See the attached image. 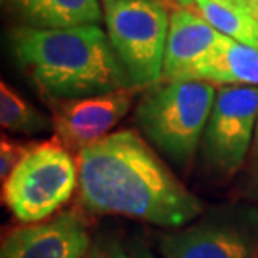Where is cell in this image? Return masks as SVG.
Listing matches in <instances>:
<instances>
[{
	"instance_id": "9c48e42d",
	"label": "cell",
	"mask_w": 258,
	"mask_h": 258,
	"mask_svg": "<svg viewBox=\"0 0 258 258\" xmlns=\"http://www.w3.org/2000/svg\"><path fill=\"white\" fill-rule=\"evenodd\" d=\"M89 248L87 223L74 210H66L7 231L0 245V258H86Z\"/></svg>"
},
{
	"instance_id": "9a60e30c",
	"label": "cell",
	"mask_w": 258,
	"mask_h": 258,
	"mask_svg": "<svg viewBox=\"0 0 258 258\" xmlns=\"http://www.w3.org/2000/svg\"><path fill=\"white\" fill-rule=\"evenodd\" d=\"M39 141H20L2 134L0 139V181H5L15 166L37 146Z\"/></svg>"
},
{
	"instance_id": "d6986e66",
	"label": "cell",
	"mask_w": 258,
	"mask_h": 258,
	"mask_svg": "<svg viewBox=\"0 0 258 258\" xmlns=\"http://www.w3.org/2000/svg\"><path fill=\"white\" fill-rule=\"evenodd\" d=\"M250 14H251V17L255 19V22L258 25V0H251V4H250Z\"/></svg>"
},
{
	"instance_id": "603a6c76",
	"label": "cell",
	"mask_w": 258,
	"mask_h": 258,
	"mask_svg": "<svg viewBox=\"0 0 258 258\" xmlns=\"http://www.w3.org/2000/svg\"><path fill=\"white\" fill-rule=\"evenodd\" d=\"M102 5H107V4H112V2H117V0H101Z\"/></svg>"
},
{
	"instance_id": "e0dca14e",
	"label": "cell",
	"mask_w": 258,
	"mask_h": 258,
	"mask_svg": "<svg viewBox=\"0 0 258 258\" xmlns=\"http://www.w3.org/2000/svg\"><path fill=\"white\" fill-rule=\"evenodd\" d=\"M248 193L253 200L258 201V164L255 166L253 173H251V179H250V186H248Z\"/></svg>"
},
{
	"instance_id": "3957f363",
	"label": "cell",
	"mask_w": 258,
	"mask_h": 258,
	"mask_svg": "<svg viewBox=\"0 0 258 258\" xmlns=\"http://www.w3.org/2000/svg\"><path fill=\"white\" fill-rule=\"evenodd\" d=\"M215 97L211 82L159 81L146 87L134 119L174 166L186 171L203 139Z\"/></svg>"
},
{
	"instance_id": "5bb4252c",
	"label": "cell",
	"mask_w": 258,
	"mask_h": 258,
	"mask_svg": "<svg viewBox=\"0 0 258 258\" xmlns=\"http://www.w3.org/2000/svg\"><path fill=\"white\" fill-rule=\"evenodd\" d=\"M0 124L19 134H39L54 129L52 116H45L34 107L5 81L0 82Z\"/></svg>"
},
{
	"instance_id": "44dd1931",
	"label": "cell",
	"mask_w": 258,
	"mask_h": 258,
	"mask_svg": "<svg viewBox=\"0 0 258 258\" xmlns=\"http://www.w3.org/2000/svg\"><path fill=\"white\" fill-rule=\"evenodd\" d=\"M230 2H233V4H238L241 5L243 9H246L250 12V4H251V0H230Z\"/></svg>"
},
{
	"instance_id": "52a82bcc",
	"label": "cell",
	"mask_w": 258,
	"mask_h": 258,
	"mask_svg": "<svg viewBox=\"0 0 258 258\" xmlns=\"http://www.w3.org/2000/svg\"><path fill=\"white\" fill-rule=\"evenodd\" d=\"M258 122L256 86H221L201 139L205 163L231 176L243 166Z\"/></svg>"
},
{
	"instance_id": "5b68a950",
	"label": "cell",
	"mask_w": 258,
	"mask_h": 258,
	"mask_svg": "<svg viewBox=\"0 0 258 258\" xmlns=\"http://www.w3.org/2000/svg\"><path fill=\"white\" fill-rule=\"evenodd\" d=\"M106 32L134 89L163 79L169 29L161 0H117L104 5Z\"/></svg>"
},
{
	"instance_id": "7c38bea8",
	"label": "cell",
	"mask_w": 258,
	"mask_h": 258,
	"mask_svg": "<svg viewBox=\"0 0 258 258\" xmlns=\"http://www.w3.org/2000/svg\"><path fill=\"white\" fill-rule=\"evenodd\" d=\"M19 14L40 29H67L99 24V0H12Z\"/></svg>"
},
{
	"instance_id": "2e32d148",
	"label": "cell",
	"mask_w": 258,
	"mask_h": 258,
	"mask_svg": "<svg viewBox=\"0 0 258 258\" xmlns=\"http://www.w3.org/2000/svg\"><path fill=\"white\" fill-rule=\"evenodd\" d=\"M86 258H131V255L119 243L112 241V243L94 246L92 250H89Z\"/></svg>"
},
{
	"instance_id": "cb8c5ba5",
	"label": "cell",
	"mask_w": 258,
	"mask_h": 258,
	"mask_svg": "<svg viewBox=\"0 0 258 258\" xmlns=\"http://www.w3.org/2000/svg\"><path fill=\"white\" fill-rule=\"evenodd\" d=\"M4 2H12V0H4Z\"/></svg>"
},
{
	"instance_id": "30bf717a",
	"label": "cell",
	"mask_w": 258,
	"mask_h": 258,
	"mask_svg": "<svg viewBox=\"0 0 258 258\" xmlns=\"http://www.w3.org/2000/svg\"><path fill=\"white\" fill-rule=\"evenodd\" d=\"M226 35L218 32L189 7H178L169 14L161 81H189L195 72L218 52Z\"/></svg>"
},
{
	"instance_id": "ac0fdd59",
	"label": "cell",
	"mask_w": 258,
	"mask_h": 258,
	"mask_svg": "<svg viewBox=\"0 0 258 258\" xmlns=\"http://www.w3.org/2000/svg\"><path fill=\"white\" fill-rule=\"evenodd\" d=\"M131 258H156V256H154L151 251L146 250V248H139L131 255Z\"/></svg>"
},
{
	"instance_id": "7a4b0ae2",
	"label": "cell",
	"mask_w": 258,
	"mask_h": 258,
	"mask_svg": "<svg viewBox=\"0 0 258 258\" xmlns=\"http://www.w3.org/2000/svg\"><path fill=\"white\" fill-rule=\"evenodd\" d=\"M12 52L47 101L134 89L111 40L97 24L67 29L19 27Z\"/></svg>"
},
{
	"instance_id": "8992f818",
	"label": "cell",
	"mask_w": 258,
	"mask_h": 258,
	"mask_svg": "<svg viewBox=\"0 0 258 258\" xmlns=\"http://www.w3.org/2000/svg\"><path fill=\"white\" fill-rule=\"evenodd\" d=\"M163 258H255L258 206L231 205L164 235Z\"/></svg>"
},
{
	"instance_id": "8fae6325",
	"label": "cell",
	"mask_w": 258,
	"mask_h": 258,
	"mask_svg": "<svg viewBox=\"0 0 258 258\" xmlns=\"http://www.w3.org/2000/svg\"><path fill=\"white\" fill-rule=\"evenodd\" d=\"M193 79L220 86L258 87V49L226 37L218 52L195 72Z\"/></svg>"
},
{
	"instance_id": "6da1fadb",
	"label": "cell",
	"mask_w": 258,
	"mask_h": 258,
	"mask_svg": "<svg viewBox=\"0 0 258 258\" xmlns=\"http://www.w3.org/2000/svg\"><path fill=\"white\" fill-rule=\"evenodd\" d=\"M77 196L84 210L159 228H183L205 205L133 129L107 134L76 153Z\"/></svg>"
},
{
	"instance_id": "ffe728a7",
	"label": "cell",
	"mask_w": 258,
	"mask_h": 258,
	"mask_svg": "<svg viewBox=\"0 0 258 258\" xmlns=\"http://www.w3.org/2000/svg\"><path fill=\"white\" fill-rule=\"evenodd\" d=\"M171 2L178 4L179 7H191V5H195V0H171Z\"/></svg>"
},
{
	"instance_id": "4fadbf2b",
	"label": "cell",
	"mask_w": 258,
	"mask_h": 258,
	"mask_svg": "<svg viewBox=\"0 0 258 258\" xmlns=\"http://www.w3.org/2000/svg\"><path fill=\"white\" fill-rule=\"evenodd\" d=\"M201 17L230 39L258 49V25L246 9L230 0H195Z\"/></svg>"
},
{
	"instance_id": "7402d4cb",
	"label": "cell",
	"mask_w": 258,
	"mask_h": 258,
	"mask_svg": "<svg viewBox=\"0 0 258 258\" xmlns=\"http://www.w3.org/2000/svg\"><path fill=\"white\" fill-rule=\"evenodd\" d=\"M253 151L258 156V122H256V131H255V139H253Z\"/></svg>"
},
{
	"instance_id": "ba28073f",
	"label": "cell",
	"mask_w": 258,
	"mask_h": 258,
	"mask_svg": "<svg viewBox=\"0 0 258 258\" xmlns=\"http://www.w3.org/2000/svg\"><path fill=\"white\" fill-rule=\"evenodd\" d=\"M134 91L122 89L79 99L49 101L54 138L71 153H79L101 141L131 109Z\"/></svg>"
},
{
	"instance_id": "277c9868",
	"label": "cell",
	"mask_w": 258,
	"mask_h": 258,
	"mask_svg": "<svg viewBox=\"0 0 258 258\" xmlns=\"http://www.w3.org/2000/svg\"><path fill=\"white\" fill-rule=\"evenodd\" d=\"M77 161L57 138L37 143L2 183V201L19 223L47 220L77 189Z\"/></svg>"
}]
</instances>
